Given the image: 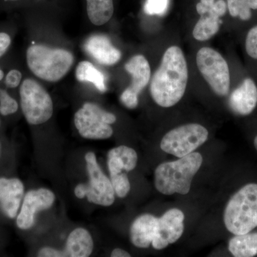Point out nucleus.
I'll return each mask as SVG.
<instances>
[{
	"label": "nucleus",
	"instance_id": "nucleus-1",
	"mask_svg": "<svg viewBox=\"0 0 257 257\" xmlns=\"http://www.w3.org/2000/svg\"><path fill=\"white\" fill-rule=\"evenodd\" d=\"M188 76L187 61L182 50L177 46L169 47L150 84L153 100L162 107L175 106L184 95Z\"/></svg>",
	"mask_w": 257,
	"mask_h": 257
},
{
	"label": "nucleus",
	"instance_id": "nucleus-2",
	"mask_svg": "<svg viewBox=\"0 0 257 257\" xmlns=\"http://www.w3.org/2000/svg\"><path fill=\"white\" fill-rule=\"evenodd\" d=\"M202 155L192 152L173 162H164L155 172V186L165 195L188 194L193 177L202 165Z\"/></svg>",
	"mask_w": 257,
	"mask_h": 257
},
{
	"label": "nucleus",
	"instance_id": "nucleus-3",
	"mask_svg": "<svg viewBox=\"0 0 257 257\" xmlns=\"http://www.w3.org/2000/svg\"><path fill=\"white\" fill-rule=\"evenodd\" d=\"M226 229L240 235L252 231L257 226V184H248L229 199L224 214Z\"/></svg>",
	"mask_w": 257,
	"mask_h": 257
},
{
	"label": "nucleus",
	"instance_id": "nucleus-4",
	"mask_svg": "<svg viewBox=\"0 0 257 257\" xmlns=\"http://www.w3.org/2000/svg\"><path fill=\"white\" fill-rule=\"evenodd\" d=\"M27 62L32 73L47 82H57L68 73L74 57L64 49L35 45L27 51Z\"/></svg>",
	"mask_w": 257,
	"mask_h": 257
},
{
	"label": "nucleus",
	"instance_id": "nucleus-5",
	"mask_svg": "<svg viewBox=\"0 0 257 257\" xmlns=\"http://www.w3.org/2000/svg\"><path fill=\"white\" fill-rule=\"evenodd\" d=\"M22 110L29 124L46 122L53 114V102L49 93L36 81L26 79L20 90Z\"/></svg>",
	"mask_w": 257,
	"mask_h": 257
},
{
	"label": "nucleus",
	"instance_id": "nucleus-6",
	"mask_svg": "<svg viewBox=\"0 0 257 257\" xmlns=\"http://www.w3.org/2000/svg\"><path fill=\"white\" fill-rule=\"evenodd\" d=\"M89 182L80 184L74 189V194L79 199L87 197L89 202L97 205L109 207L115 200V192L110 179H108L98 165L95 155L88 152L85 155Z\"/></svg>",
	"mask_w": 257,
	"mask_h": 257
},
{
	"label": "nucleus",
	"instance_id": "nucleus-7",
	"mask_svg": "<svg viewBox=\"0 0 257 257\" xmlns=\"http://www.w3.org/2000/svg\"><path fill=\"white\" fill-rule=\"evenodd\" d=\"M116 117L93 103L87 102L74 114V124L82 138L106 140L113 135L110 124Z\"/></svg>",
	"mask_w": 257,
	"mask_h": 257
},
{
	"label": "nucleus",
	"instance_id": "nucleus-8",
	"mask_svg": "<svg viewBox=\"0 0 257 257\" xmlns=\"http://www.w3.org/2000/svg\"><path fill=\"white\" fill-rule=\"evenodd\" d=\"M209 132L202 125L192 123L173 128L166 134L160 147L166 153L183 157L194 152L207 142Z\"/></svg>",
	"mask_w": 257,
	"mask_h": 257
},
{
	"label": "nucleus",
	"instance_id": "nucleus-9",
	"mask_svg": "<svg viewBox=\"0 0 257 257\" xmlns=\"http://www.w3.org/2000/svg\"><path fill=\"white\" fill-rule=\"evenodd\" d=\"M197 65L213 92L221 96L229 94V66L220 53L210 47L201 48L197 52Z\"/></svg>",
	"mask_w": 257,
	"mask_h": 257
},
{
	"label": "nucleus",
	"instance_id": "nucleus-10",
	"mask_svg": "<svg viewBox=\"0 0 257 257\" xmlns=\"http://www.w3.org/2000/svg\"><path fill=\"white\" fill-rule=\"evenodd\" d=\"M196 8L200 18L193 30V37L198 41H207L219 32L227 5L224 0H200Z\"/></svg>",
	"mask_w": 257,
	"mask_h": 257
},
{
	"label": "nucleus",
	"instance_id": "nucleus-11",
	"mask_svg": "<svg viewBox=\"0 0 257 257\" xmlns=\"http://www.w3.org/2000/svg\"><path fill=\"white\" fill-rule=\"evenodd\" d=\"M184 214L180 209H171L157 218L156 230L152 241L155 249H163L176 242L183 234Z\"/></svg>",
	"mask_w": 257,
	"mask_h": 257
},
{
	"label": "nucleus",
	"instance_id": "nucleus-12",
	"mask_svg": "<svg viewBox=\"0 0 257 257\" xmlns=\"http://www.w3.org/2000/svg\"><path fill=\"white\" fill-rule=\"evenodd\" d=\"M55 196L52 191L38 189L27 193L21 211L17 219V224L22 229H29L35 224L37 212L52 207Z\"/></svg>",
	"mask_w": 257,
	"mask_h": 257
},
{
	"label": "nucleus",
	"instance_id": "nucleus-13",
	"mask_svg": "<svg viewBox=\"0 0 257 257\" xmlns=\"http://www.w3.org/2000/svg\"><path fill=\"white\" fill-rule=\"evenodd\" d=\"M84 50L98 63L103 65H114L121 60V52L111 44L110 39L106 35L89 37L84 43Z\"/></svg>",
	"mask_w": 257,
	"mask_h": 257
},
{
	"label": "nucleus",
	"instance_id": "nucleus-14",
	"mask_svg": "<svg viewBox=\"0 0 257 257\" xmlns=\"http://www.w3.org/2000/svg\"><path fill=\"white\" fill-rule=\"evenodd\" d=\"M24 195L23 182L18 179L0 178V207L10 218L18 214Z\"/></svg>",
	"mask_w": 257,
	"mask_h": 257
},
{
	"label": "nucleus",
	"instance_id": "nucleus-15",
	"mask_svg": "<svg viewBox=\"0 0 257 257\" xmlns=\"http://www.w3.org/2000/svg\"><path fill=\"white\" fill-rule=\"evenodd\" d=\"M256 104L257 87L251 79H245L230 95L229 106L236 114L242 116L250 114Z\"/></svg>",
	"mask_w": 257,
	"mask_h": 257
},
{
	"label": "nucleus",
	"instance_id": "nucleus-16",
	"mask_svg": "<svg viewBox=\"0 0 257 257\" xmlns=\"http://www.w3.org/2000/svg\"><path fill=\"white\" fill-rule=\"evenodd\" d=\"M138 160V154L133 148L121 145L112 149L107 156L110 177L126 174L122 171L131 172L136 167Z\"/></svg>",
	"mask_w": 257,
	"mask_h": 257
},
{
	"label": "nucleus",
	"instance_id": "nucleus-17",
	"mask_svg": "<svg viewBox=\"0 0 257 257\" xmlns=\"http://www.w3.org/2000/svg\"><path fill=\"white\" fill-rule=\"evenodd\" d=\"M157 218L152 214H143L134 221L130 228V240L135 246L148 248L153 241Z\"/></svg>",
	"mask_w": 257,
	"mask_h": 257
},
{
	"label": "nucleus",
	"instance_id": "nucleus-18",
	"mask_svg": "<svg viewBox=\"0 0 257 257\" xmlns=\"http://www.w3.org/2000/svg\"><path fill=\"white\" fill-rule=\"evenodd\" d=\"M124 68L132 76L130 89L140 94L151 78V68L146 57L142 55L134 56L125 64Z\"/></svg>",
	"mask_w": 257,
	"mask_h": 257
},
{
	"label": "nucleus",
	"instance_id": "nucleus-19",
	"mask_svg": "<svg viewBox=\"0 0 257 257\" xmlns=\"http://www.w3.org/2000/svg\"><path fill=\"white\" fill-rule=\"evenodd\" d=\"M94 242L87 230L77 228L69 234L64 253L65 256L87 257L92 253Z\"/></svg>",
	"mask_w": 257,
	"mask_h": 257
},
{
	"label": "nucleus",
	"instance_id": "nucleus-20",
	"mask_svg": "<svg viewBox=\"0 0 257 257\" xmlns=\"http://www.w3.org/2000/svg\"><path fill=\"white\" fill-rule=\"evenodd\" d=\"M229 250L235 257H252L257 254V233L235 235L230 239Z\"/></svg>",
	"mask_w": 257,
	"mask_h": 257
},
{
	"label": "nucleus",
	"instance_id": "nucleus-21",
	"mask_svg": "<svg viewBox=\"0 0 257 257\" xmlns=\"http://www.w3.org/2000/svg\"><path fill=\"white\" fill-rule=\"evenodd\" d=\"M88 18L96 26L105 25L114 13L113 0H86Z\"/></svg>",
	"mask_w": 257,
	"mask_h": 257
},
{
	"label": "nucleus",
	"instance_id": "nucleus-22",
	"mask_svg": "<svg viewBox=\"0 0 257 257\" xmlns=\"http://www.w3.org/2000/svg\"><path fill=\"white\" fill-rule=\"evenodd\" d=\"M76 77L79 82L92 83L96 89L101 92L106 91L104 74L96 68L94 64L88 61H82L77 65Z\"/></svg>",
	"mask_w": 257,
	"mask_h": 257
},
{
	"label": "nucleus",
	"instance_id": "nucleus-23",
	"mask_svg": "<svg viewBox=\"0 0 257 257\" xmlns=\"http://www.w3.org/2000/svg\"><path fill=\"white\" fill-rule=\"evenodd\" d=\"M226 5L231 16L243 21L251 18V10H257V0H227Z\"/></svg>",
	"mask_w": 257,
	"mask_h": 257
},
{
	"label": "nucleus",
	"instance_id": "nucleus-24",
	"mask_svg": "<svg viewBox=\"0 0 257 257\" xmlns=\"http://www.w3.org/2000/svg\"><path fill=\"white\" fill-rule=\"evenodd\" d=\"M18 109V104L15 99L3 89H0V113L4 116L14 114Z\"/></svg>",
	"mask_w": 257,
	"mask_h": 257
},
{
	"label": "nucleus",
	"instance_id": "nucleus-25",
	"mask_svg": "<svg viewBox=\"0 0 257 257\" xmlns=\"http://www.w3.org/2000/svg\"><path fill=\"white\" fill-rule=\"evenodd\" d=\"M110 180L114 187L115 194L117 197L123 198L127 195L131 189V185L126 174L110 177Z\"/></svg>",
	"mask_w": 257,
	"mask_h": 257
},
{
	"label": "nucleus",
	"instance_id": "nucleus-26",
	"mask_svg": "<svg viewBox=\"0 0 257 257\" xmlns=\"http://www.w3.org/2000/svg\"><path fill=\"white\" fill-rule=\"evenodd\" d=\"M169 0H147L144 10L149 15H162L167 12Z\"/></svg>",
	"mask_w": 257,
	"mask_h": 257
},
{
	"label": "nucleus",
	"instance_id": "nucleus-27",
	"mask_svg": "<svg viewBox=\"0 0 257 257\" xmlns=\"http://www.w3.org/2000/svg\"><path fill=\"white\" fill-rule=\"evenodd\" d=\"M245 47L248 56L257 60V25L248 32Z\"/></svg>",
	"mask_w": 257,
	"mask_h": 257
},
{
	"label": "nucleus",
	"instance_id": "nucleus-28",
	"mask_svg": "<svg viewBox=\"0 0 257 257\" xmlns=\"http://www.w3.org/2000/svg\"><path fill=\"white\" fill-rule=\"evenodd\" d=\"M138 96L139 94L133 92L132 89L128 87L121 94V96H120V100L128 109H135L138 105Z\"/></svg>",
	"mask_w": 257,
	"mask_h": 257
},
{
	"label": "nucleus",
	"instance_id": "nucleus-29",
	"mask_svg": "<svg viewBox=\"0 0 257 257\" xmlns=\"http://www.w3.org/2000/svg\"><path fill=\"white\" fill-rule=\"evenodd\" d=\"M23 78V74L18 69H12L5 78L6 85L9 88H16L20 85Z\"/></svg>",
	"mask_w": 257,
	"mask_h": 257
},
{
	"label": "nucleus",
	"instance_id": "nucleus-30",
	"mask_svg": "<svg viewBox=\"0 0 257 257\" xmlns=\"http://www.w3.org/2000/svg\"><path fill=\"white\" fill-rule=\"evenodd\" d=\"M38 256L40 257H64L65 253L64 251H58L55 248L45 247L40 250Z\"/></svg>",
	"mask_w": 257,
	"mask_h": 257
},
{
	"label": "nucleus",
	"instance_id": "nucleus-31",
	"mask_svg": "<svg viewBox=\"0 0 257 257\" xmlns=\"http://www.w3.org/2000/svg\"><path fill=\"white\" fill-rule=\"evenodd\" d=\"M10 44H11V38L10 35L5 32H0V57L8 50Z\"/></svg>",
	"mask_w": 257,
	"mask_h": 257
},
{
	"label": "nucleus",
	"instance_id": "nucleus-32",
	"mask_svg": "<svg viewBox=\"0 0 257 257\" xmlns=\"http://www.w3.org/2000/svg\"><path fill=\"white\" fill-rule=\"evenodd\" d=\"M111 257H130V253L127 251H124V250L121 249V248H115L113 250L112 252L111 253Z\"/></svg>",
	"mask_w": 257,
	"mask_h": 257
},
{
	"label": "nucleus",
	"instance_id": "nucleus-33",
	"mask_svg": "<svg viewBox=\"0 0 257 257\" xmlns=\"http://www.w3.org/2000/svg\"><path fill=\"white\" fill-rule=\"evenodd\" d=\"M4 72H3V71L2 70V69L0 68V81L2 80V79H3V77H4Z\"/></svg>",
	"mask_w": 257,
	"mask_h": 257
},
{
	"label": "nucleus",
	"instance_id": "nucleus-34",
	"mask_svg": "<svg viewBox=\"0 0 257 257\" xmlns=\"http://www.w3.org/2000/svg\"><path fill=\"white\" fill-rule=\"evenodd\" d=\"M253 144H254L255 148L257 150V136L254 139V142H253Z\"/></svg>",
	"mask_w": 257,
	"mask_h": 257
},
{
	"label": "nucleus",
	"instance_id": "nucleus-35",
	"mask_svg": "<svg viewBox=\"0 0 257 257\" xmlns=\"http://www.w3.org/2000/svg\"><path fill=\"white\" fill-rule=\"evenodd\" d=\"M11 1H15V0H11Z\"/></svg>",
	"mask_w": 257,
	"mask_h": 257
}]
</instances>
